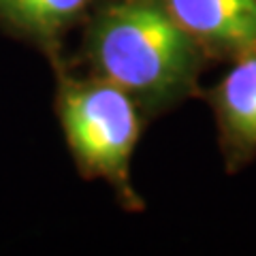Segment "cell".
Returning a JSON list of instances; mask_svg holds the SVG:
<instances>
[{
    "instance_id": "3957f363",
    "label": "cell",
    "mask_w": 256,
    "mask_h": 256,
    "mask_svg": "<svg viewBox=\"0 0 256 256\" xmlns=\"http://www.w3.org/2000/svg\"><path fill=\"white\" fill-rule=\"evenodd\" d=\"M207 60L235 62L256 52V0H164Z\"/></svg>"
},
{
    "instance_id": "5b68a950",
    "label": "cell",
    "mask_w": 256,
    "mask_h": 256,
    "mask_svg": "<svg viewBox=\"0 0 256 256\" xmlns=\"http://www.w3.org/2000/svg\"><path fill=\"white\" fill-rule=\"evenodd\" d=\"M94 0H0V28L36 45L50 62L62 58L64 34L79 24Z\"/></svg>"
},
{
    "instance_id": "277c9868",
    "label": "cell",
    "mask_w": 256,
    "mask_h": 256,
    "mask_svg": "<svg viewBox=\"0 0 256 256\" xmlns=\"http://www.w3.org/2000/svg\"><path fill=\"white\" fill-rule=\"evenodd\" d=\"M205 98L216 116L224 162L228 171L242 169L256 156V52L230 64Z\"/></svg>"
},
{
    "instance_id": "6da1fadb",
    "label": "cell",
    "mask_w": 256,
    "mask_h": 256,
    "mask_svg": "<svg viewBox=\"0 0 256 256\" xmlns=\"http://www.w3.org/2000/svg\"><path fill=\"white\" fill-rule=\"evenodd\" d=\"M86 58L94 75L120 86L146 114L198 94L207 56L164 0H109L88 20Z\"/></svg>"
},
{
    "instance_id": "7a4b0ae2",
    "label": "cell",
    "mask_w": 256,
    "mask_h": 256,
    "mask_svg": "<svg viewBox=\"0 0 256 256\" xmlns=\"http://www.w3.org/2000/svg\"><path fill=\"white\" fill-rule=\"evenodd\" d=\"M52 66L58 82L56 111L79 173L107 182L126 210H143L130 182V160L143 126L137 100L98 75H70L62 58Z\"/></svg>"
}]
</instances>
